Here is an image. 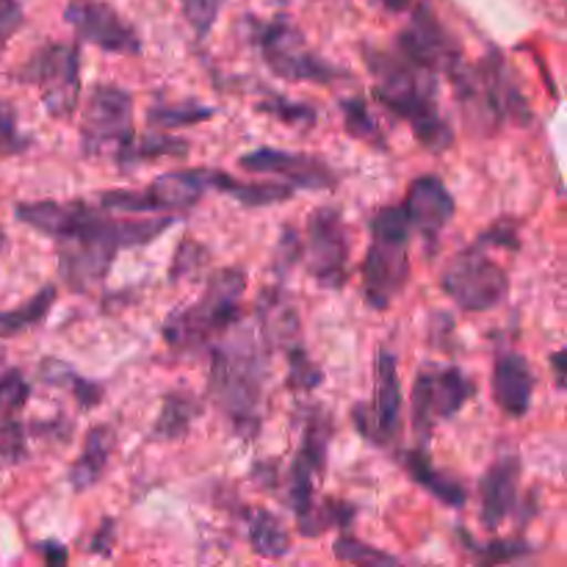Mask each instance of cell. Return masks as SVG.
Wrapping results in <instances>:
<instances>
[{
  "instance_id": "ee69618b",
  "label": "cell",
  "mask_w": 567,
  "mask_h": 567,
  "mask_svg": "<svg viewBox=\"0 0 567 567\" xmlns=\"http://www.w3.org/2000/svg\"><path fill=\"white\" fill-rule=\"evenodd\" d=\"M111 543H114V520H103V524H100V529L94 532L92 546H89V551H92V554H105V557H109V554H111Z\"/></svg>"
},
{
  "instance_id": "603a6c76",
  "label": "cell",
  "mask_w": 567,
  "mask_h": 567,
  "mask_svg": "<svg viewBox=\"0 0 567 567\" xmlns=\"http://www.w3.org/2000/svg\"><path fill=\"white\" fill-rule=\"evenodd\" d=\"M205 183L214 192L241 203L244 208H266V205L288 203L293 197V186L288 183H244L221 169H205Z\"/></svg>"
},
{
  "instance_id": "2e32d148",
  "label": "cell",
  "mask_w": 567,
  "mask_h": 567,
  "mask_svg": "<svg viewBox=\"0 0 567 567\" xmlns=\"http://www.w3.org/2000/svg\"><path fill=\"white\" fill-rule=\"evenodd\" d=\"M396 50L404 59L437 72V75H452L460 64H465L457 39L441 25V20L424 3L415 9L410 25L399 33Z\"/></svg>"
},
{
  "instance_id": "7bdbcfd3",
  "label": "cell",
  "mask_w": 567,
  "mask_h": 567,
  "mask_svg": "<svg viewBox=\"0 0 567 567\" xmlns=\"http://www.w3.org/2000/svg\"><path fill=\"white\" fill-rule=\"evenodd\" d=\"M205 264V249L194 241H183V247L177 249L175 266H172V280H181L188 271H197V266Z\"/></svg>"
},
{
  "instance_id": "4316f807",
  "label": "cell",
  "mask_w": 567,
  "mask_h": 567,
  "mask_svg": "<svg viewBox=\"0 0 567 567\" xmlns=\"http://www.w3.org/2000/svg\"><path fill=\"white\" fill-rule=\"evenodd\" d=\"M42 380L48 382V385L59 388V391H66L72 399L78 402V408L81 410H94L100 402H103V388L97 385V382L86 380V377L78 374L72 365L61 363V360H44L42 363Z\"/></svg>"
},
{
  "instance_id": "44dd1931",
  "label": "cell",
  "mask_w": 567,
  "mask_h": 567,
  "mask_svg": "<svg viewBox=\"0 0 567 567\" xmlns=\"http://www.w3.org/2000/svg\"><path fill=\"white\" fill-rule=\"evenodd\" d=\"M258 330L269 349H282V352H293V349L305 347L302 341V321H299L297 308L286 291L271 288L260 297L258 302Z\"/></svg>"
},
{
  "instance_id": "c3c4849f",
  "label": "cell",
  "mask_w": 567,
  "mask_h": 567,
  "mask_svg": "<svg viewBox=\"0 0 567 567\" xmlns=\"http://www.w3.org/2000/svg\"><path fill=\"white\" fill-rule=\"evenodd\" d=\"M0 247H3V230H0Z\"/></svg>"
},
{
  "instance_id": "836d02e7",
  "label": "cell",
  "mask_w": 567,
  "mask_h": 567,
  "mask_svg": "<svg viewBox=\"0 0 567 567\" xmlns=\"http://www.w3.org/2000/svg\"><path fill=\"white\" fill-rule=\"evenodd\" d=\"M31 399V385L20 369H3L0 365V424L17 419Z\"/></svg>"
},
{
  "instance_id": "ffe728a7",
  "label": "cell",
  "mask_w": 567,
  "mask_h": 567,
  "mask_svg": "<svg viewBox=\"0 0 567 567\" xmlns=\"http://www.w3.org/2000/svg\"><path fill=\"white\" fill-rule=\"evenodd\" d=\"M520 460L515 454H504L482 480V524L487 529H498L518 504Z\"/></svg>"
},
{
  "instance_id": "30bf717a",
  "label": "cell",
  "mask_w": 567,
  "mask_h": 567,
  "mask_svg": "<svg viewBox=\"0 0 567 567\" xmlns=\"http://www.w3.org/2000/svg\"><path fill=\"white\" fill-rule=\"evenodd\" d=\"M441 288L457 308L468 313H485V310L498 308L509 293V277L502 264L487 258L485 249L476 247L454 255L443 269Z\"/></svg>"
},
{
  "instance_id": "9c48e42d",
  "label": "cell",
  "mask_w": 567,
  "mask_h": 567,
  "mask_svg": "<svg viewBox=\"0 0 567 567\" xmlns=\"http://www.w3.org/2000/svg\"><path fill=\"white\" fill-rule=\"evenodd\" d=\"M205 192V169H181L155 177L147 188H111L97 203L114 214H186Z\"/></svg>"
},
{
  "instance_id": "bcb514c9",
  "label": "cell",
  "mask_w": 567,
  "mask_h": 567,
  "mask_svg": "<svg viewBox=\"0 0 567 567\" xmlns=\"http://www.w3.org/2000/svg\"><path fill=\"white\" fill-rule=\"evenodd\" d=\"M551 363H554V377H557V388L563 391L565 388V352H554Z\"/></svg>"
},
{
  "instance_id": "3957f363",
  "label": "cell",
  "mask_w": 567,
  "mask_h": 567,
  "mask_svg": "<svg viewBox=\"0 0 567 567\" xmlns=\"http://www.w3.org/2000/svg\"><path fill=\"white\" fill-rule=\"evenodd\" d=\"M365 66L374 75V94L391 114L408 122L419 142L432 153H446L454 131L437 109V72L404 59L402 53H385L363 48Z\"/></svg>"
},
{
  "instance_id": "6da1fadb",
  "label": "cell",
  "mask_w": 567,
  "mask_h": 567,
  "mask_svg": "<svg viewBox=\"0 0 567 567\" xmlns=\"http://www.w3.org/2000/svg\"><path fill=\"white\" fill-rule=\"evenodd\" d=\"M269 352L258 324H247L241 319L227 327L210 347V399L230 421V430L244 441H252L260 432L271 363Z\"/></svg>"
},
{
  "instance_id": "e0dca14e",
  "label": "cell",
  "mask_w": 567,
  "mask_h": 567,
  "mask_svg": "<svg viewBox=\"0 0 567 567\" xmlns=\"http://www.w3.org/2000/svg\"><path fill=\"white\" fill-rule=\"evenodd\" d=\"M241 166L255 172V175H280L282 183H288V186L310 188V192L332 188L338 183V175L324 161L313 158V155L286 153V150L260 147L255 153L244 155Z\"/></svg>"
},
{
  "instance_id": "7a4b0ae2",
  "label": "cell",
  "mask_w": 567,
  "mask_h": 567,
  "mask_svg": "<svg viewBox=\"0 0 567 567\" xmlns=\"http://www.w3.org/2000/svg\"><path fill=\"white\" fill-rule=\"evenodd\" d=\"M172 216H144V219H114L103 208L81 203L70 233L59 238V275L72 291H89L109 277L116 252L127 247H144L155 241Z\"/></svg>"
},
{
  "instance_id": "484cf974",
  "label": "cell",
  "mask_w": 567,
  "mask_h": 567,
  "mask_svg": "<svg viewBox=\"0 0 567 567\" xmlns=\"http://www.w3.org/2000/svg\"><path fill=\"white\" fill-rule=\"evenodd\" d=\"M188 153V142L175 136H166V133H147L144 138H131L127 147H122L116 153L114 164L120 166L122 172H131L133 166H142L147 161L155 158H183Z\"/></svg>"
},
{
  "instance_id": "4dcf8cb0",
  "label": "cell",
  "mask_w": 567,
  "mask_h": 567,
  "mask_svg": "<svg viewBox=\"0 0 567 567\" xmlns=\"http://www.w3.org/2000/svg\"><path fill=\"white\" fill-rule=\"evenodd\" d=\"M332 441V421L324 410H313L305 421L302 446H299V457L308 460L319 474L327 471V452H330Z\"/></svg>"
},
{
  "instance_id": "7dc6e473",
  "label": "cell",
  "mask_w": 567,
  "mask_h": 567,
  "mask_svg": "<svg viewBox=\"0 0 567 567\" xmlns=\"http://www.w3.org/2000/svg\"><path fill=\"white\" fill-rule=\"evenodd\" d=\"M382 6H385L388 11H404V9H410V3H413V0H380Z\"/></svg>"
},
{
  "instance_id": "e575fe53",
  "label": "cell",
  "mask_w": 567,
  "mask_h": 567,
  "mask_svg": "<svg viewBox=\"0 0 567 567\" xmlns=\"http://www.w3.org/2000/svg\"><path fill=\"white\" fill-rule=\"evenodd\" d=\"M332 554H336V559H341V563H349V565H399L396 557H391V554L380 551V548L374 546H365L363 540H358V537L352 535H341L336 540V546H332Z\"/></svg>"
},
{
  "instance_id": "d4e9b609",
  "label": "cell",
  "mask_w": 567,
  "mask_h": 567,
  "mask_svg": "<svg viewBox=\"0 0 567 567\" xmlns=\"http://www.w3.org/2000/svg\"><path fill=\"white\" fill-rule=\"evenodd\" d=\"M402 463L404 468H408L410 480L419 482V485L424 487V491H430L435 498H441L446 507H465V498H468L465 496V487L460 485L457 480L443 474V471H437L424 452L404 454Z\"/></svg>"
},
{
  "instance_id": "1f68e13d",
  "label": "cell",
  "mask_w": 567,
  "mask_h": 567,
  "mask_svg": "<svg viewBox=\"0 0 567 567\" xmlns=\"http://www.w3.org/2000/svg\"><path fill=\"white\" fill-rule=\"evenodd\" d=\"M341 114L343 127H347L349 136H354L363 144H371V147L377 150H385V136H382L380 125H377L374 114H371L369 103H365L363 97H343Z\"/></svg>"
},
{
  "instance_id": "9a60e30c",
  "label": "cell",
  "mask_w": 567,
  "mask_h": 567,
  "mask_svg": "<svg viewBox=\"0 0 567 567\" xmlns=\"http://www.w3.org/2000/svg\"><path fill=\"white\" fill-rule=\"evenodd\" d=\"M64 20L75 31L78 42L94 44L114 55L142 53V37L136 28L105 0H70Z\"/></svg>"
},
{
  "instance_id": "8fae6325",
  "label": "cell",
  "mask_w": 567,
  "mask_h": 567,
  "mask_svg": "<svg viewBox=\"0 0 567 567\" xmlns=\"http://www.w3.org/2000/svg\"><path fill=\"white\" fill-rule=\"evenodd\" d=\"M133 136V94L120 86H94L81 114V153L116 158Z\"/></svg>"
},
{
  "instance_id": "f35d334b",
  "label": "cell",
  "mask_w": 567,
  "mask_h": 567,
  "mask_svg": "<svg viewBox=\"0 0 567 567\" xmlns=\"http://www.w3.org/2000/svg\"><path fill=\"white\" fill-rule=\"evenodd\" d=\"M28 454V437L25 430L17 419L3 421L0 424V468H9V465L22 463Z\"/></svg>"
},
{
  "instance_id": "d6986e66",
  "label": "cell",
  "mask_w": 567,
  "mask_h": 567,
  "mask_svg": "<svg viewBox=\"0 0 567 567\" xmlns=\"http://www.w3.org/2000/svg\"><path fill=\"white\" fill-rule=\"evenodd\" d=\"M532 393H535V374L524 354L502 352L493 365V402L502 408V413L513 419H524L532 408Z\"/></svg>"
},
{
  "instance_id": "b9f144b4",
  "label": "cell",
  "mask_w": 567,
  "mask_h": 567,
  "mask_svg": "<svg viewBox=\"0 0 567 567\" xmlns=\"http://www.w3.org/2000/svg\"><path fill=\"white\" fill-rule=\"evenodd\" d=\"M22 20H25L22 0H0V55L9 48L11 37L22 28Z\"/></svg>"
},
{
  "instance_id": "f6af8a7d",
  "label": "cell",
  "mask_w": 567,
  "mask_h": 567,
  "mask_svg": "<svg viewBox=\"0 0 567 567\" xmlns=\"http://www.w3.org/2000/svg\"><path fill=\"white\" fill-rule=\"evenodd\" d=\"M39 554L44 557V563L48 565H66V548L61 546V543L55 540H48V543H39Z\"/></svg>"
},
{
  "instance_id": "7c38bea8",
  "label": "cell",
  "mask_w": 567,
  "mask_h": 567,
  "mask_svg": "<svg viewBox=\"0 0 567 567\" xmlns=\"http://www.w3.org/2000/svg\"><path fill=\"white\" fill-rule=\"evenodd\" d=\"M349 255H352V238L349 227L343 225V216L336 208H316L308 221L305 269L321 288L338 291L349 280Z\"/></svg>"
},
{
  "instance_id": "f1b7e54d",
  "label": "cell",
  "mask_w": 567,
  "mask_h": 567,
  "mask_svg": "<svg viewBox=\"0 0 567 567\" xmlns=\"http://www.w3.org/2000/svg\"><path fill=\"white\" fill-rule=\"evenodd\" d=\"M55 302V286H44L42 291L33 293L28 302H22L20 308L0 310V338L17 336V332L33 330L37 324H42L44 316L50 313Z\"/></svg>"
},
{
  "instance_id": "83f0119b",
  "label": "cell",
  "mask_w": 567,
  "mask_h": 567,
  "mask_svg": "<svg viewBox=\"0 0 567 567\" xmlns=\"http://www.w3.org/2000/svg\"><path fill=\"white\" fill-rule=\"evenodd\" d=\"M247 535L252 551L264 559H280L291 551V537H288L286 526L275 515L266 513V509H258V513L249 515Z\"/></svg>"
},
{
  "instance_id": "8992f818",
  "label": "cell",
  "mask_w": 567,
  "mask_h": 567,
  "mask_svg": "<svg viewBox=\"0 0 567 567\" xmlns=\"http://www.w3.org/2000/svg\"><path fill=\"white\" fill-rule=\"evenodd\" d=\"M410 225L402 205L380 208L371 219V247L363 260V297L374 310H388L410 277Z\"/></svg>"
},
{
  "instance_id": "74e56055",
  "label": "cell",
  "mask_w": 567,
  "mask_h": 567,
  "mask_svg": "<svg viewBox=\"0 0 567 567\" xmlns=\"http://www.w3.org/2000/svg\"><path fill=\"white\" fill-rule=\"evenodd\" d=\"M288 358V385L293 391H313L316 385H321L324 374L316 369V363L310 360V354L305 352V347L293 349V352L286 354Z\"/></svg>"
},
{
  "instance_id": "52a82bcc",
  "label": "cell",
  "mask_w": 567,
  "mask_h": 567,
  "mask_svg": "<svg viewBox=\"0 0 567 567\" xmlns=\"http://www.w3.org/2000/svg\"><path fill=\"white\" fill-rule=\"evenodd\" d=\"M252 42L260 50L264 64L282 81L336 83L347 72L321 59L308 44L305 33L286 17L269 22H252Z\"/></svg>"
},
{
  "instance_id": "60d3db41",
  "label": "cell",
  "mask_w": 567,
  "mask_h": 567,
  "mask_svg": "<svg viewBox=\"0 0 567 567\" xmlns=\"http://www.w3.org/2000/svg\"><path fill=\"white\" fill-rule=\"evenodd\" d=\"M28 144H31V138L20 133L14 109L6 100H0V153H25Z\"/></svg>"
},
{
  "instance_id": "ba28073f",
  "label": "cell",
  "mask_w": 567,
  "mask_h": 567,
  "mask_svg": "<svg viewBox=\"0 0 567 567\" xmlns=\"http://www.w3.org/2000/svg\"><path fill=\"white\" fill-rule=\"evenodd\" d=\"M17 78L39 89L53 120H70L81 103V50L75 42L44 44L20 66Z\"/></svg>"
},
{
  "instance_id": "d6a6232c",
  "label": "cell",
  "mask_w": 567,
  "mask_h": 567,
  "mask_svg": "<svg viewBox=\"0 0 567 567\" xmlns=\"http://www.w3.org/2000/svg\"><path fill=\"white\" fill-rule=\"evenodd\" d=\"M352 518H354V507L330 498V502L324 504L313 502V507H310L302 518H297V524L305 537H319L324 535L327 529H332V526H349L352 524Z\"/></svg>"
},
{
  "instance_id": "277c9868",
  "label": "cell",
  "mask_w": 567,
  "mask_h": 567,
  "mask_svg": "<svg viewBox=\"0 0 567 567\" xmlns=\"http://www.w3.org/2000/svg\"><path fill=\"white\" fill-rule=\"evenodd\" d=\"M244 293H247V271H216L192 305L166 316L164 341L175 352H203L227 327L241 319Z\"/></svg>"
},
{
  "instance_id": "4fadbf2b",
  "label": "cell",
  "mask_w": 567,
  "mask_h": 567,
  "mask_svg": "<svg viewBox=\"0 0 567 567\" xmlns=\"http://www.w3.org/2000/svg\"><path fill=\"white\" fill-rule=\"evenodd\" d=\"M471 393L474 385L457 365H424L413 385V426L419 435L426 441L437 424L454 419Z\"/></svg>"
},
{
  "instance_id": "5b68a950",
  "label": "cell",
  "mask_w": 567,
  "mask_h": 567,
  "mask_svg": "<svg viewBox=\"0 0 567 567\" xmlns=\"http://www.w3.org/2000/svg\"><path fill=\"white\" fill-rule=\"evenodd\" d=\"M449 81L457 92L465 120L471 127H480V133H493L507 120H529V105L498 53L487 55L480 66L465 61L449 75Z\"/></svg>"
},
{
  "instance_id": "cb8c5ba5",
  "label": "cell",
  "mask_w": 567,
  "mask_h": 567,
  "mask_svg": "<svg viewBox=\"0 0 567 567\" xmlns=\"http://www.w3.org/2000/svg\"><path fill=\"white\" fill-rule=\"evenodd\" d=\"M199 415H203V402H199L194 393H166L158 419H155L153 437L155 441H181V437H186L188 430L197 424Z\"/></svg>"
},
{
  "instance_id": "7402d4cb",
  "label": "cell",
  "mask_w": 567,
  "mask_h": 567,
  "mask_svg": "<svg viewBox=\"0 0 567 567\" xmlns=\"http://www.w3.org/2000/svg\"><path fill=\"white\" fill-rule=\"evenodd\" d=\"M111 454H114V430L111 426H92L86 437H83L81 457L70 468L72 491H92L103 480L105 468L111 463Z\"/></svg>"
},
{
  "instance_id": "ac0fdd59",
  "label": "cell",
  "mask_w": 567,
  "mask_h": 567,
  "mask_svg": "<svg viewBox=\"0 0 567 567\" xmlns=\"http://www.w3.org/2000/svg\"><path fill=\"white\" fill-rule=\"evenodd\" d=\"M402 210L408 216L410 230L424 236L426 241H437L449 221H452L457 203H454L452 192H449L441 177L421 175L410 183Z\"/></svg>"
},
{
  "instance_id": "d590c367",
  "label": "cell",
  "mask_w": 567,
  "mask_h": 567,
  "mask_svg": "<svg viewBox=\"0 0 567 567\" xmlns=\"http://www.w3.org/2000/svg\"><path fill=\"white\" fill-rule=\"evenodd\" d=\"M258 109L264 114L275 116V120H282L286 125H297V127H310L316 122V109L308 103H299V100H288V97H269L260 100Z\"/></svg>"
},
{
  "instance_id": "8d00e7d4",
  "label": "cell",
  "mask_w": 567,
  "mask_h": 567,
  "mask_svg": "<svg viewBox=\"0 0 567 567\" xmlns=\"http://www.w3.org/2000/svg\"><path fill=\"white\" fill-rule=\"evenodd\" d=\"M225 3L227 0H181V9L188 25L194 28V33L199 39H205L210 33V28L216 25V20H219Z\"/></svg>"
},
{
  "instance_id": "f546056e",
  "label": "cell",
  "mask_w": 567,
  "mask_h": 567,
  "mask_svg": "<svg viewBox=\"0 0 567 567\" xmlns=\"http://www.w3.org/2000/svg\"><path fill=\"white\" fill-rule=\"evenodd\" d=\"M216 114V109L203 105L199 100H181V103H155L147 111V122L161 131H172V127H186V125H199V122L210 120Z\"/></svg>"
},
{
  "instance_id": "ab89813d",
  "label": "cell",
  "mask_w": 567,
  "mask_h": 567,
  "mask_svg": "<svg viewBox=\"0 0 567 567\" xmlns=\"http://www.w3.org/2000/svg\"><path fill=\"white\" fill-rule=\"evenodd\" d=\"M532 551H535V548L526 540H496L476 548V559H480L482 565H507L518 563L520 557H529Z\"/></svg>"
},
{
  "instance_id": "5bb4252c",
  "label": "cell",
  "mask_w": 567,
  "mask_h": 567,
  "mask_svg": "<svg viewBox=\"0 0 567 567\" xmlns=\"http://www.w3.org/2000/svg\"><path fill=\"white\" fill-rule=\"evenodd\" d=\"M402 404L404 399L396 352L382 347L374 369V404L354 408V426L365 441L377 443V446H391L402 432Z\"/></svg>"
}]
</instances>
